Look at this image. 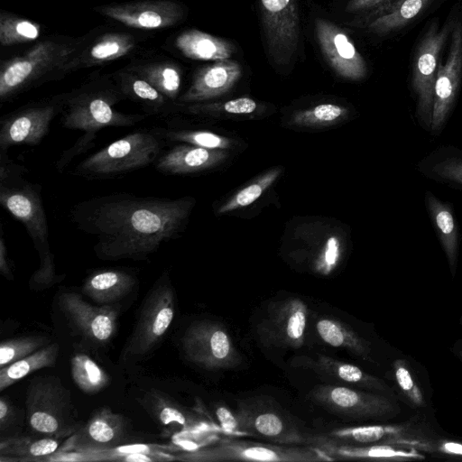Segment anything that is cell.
I'll use <instances>...</instances> for the list:
<instances>
[{"label": "cell", "instance_id": "cell-1", "mask_svg": "<svg viewBox=\"0 0 462 462\" xmlns=\"http://www.w3.org/2000/svg\"><path fill=\"white\" fill-rule=\"evenodd\" d=\"M194 199L138 197L113 193L75 205L69 217L76 227L96 238L101 260H144L185 227Z\"/></svg>", "mask_w": 462, "mask_h": 462}, {"label": "cell", "instance_id": "cell-2", "mask_svg": "<svg viewBox=\"0 0 462 462\" xmlns=\"http://www.w3.org/2000/svg\"><path fill=\"white\" fill-rule=\"evenodd\" d=\"M0 203L23 224L39 254L40 267L31 279V286L44 287L58 282L41 187L23 178L0 183Z\"/></svg>", "mask_w": 462, "mask_h": 462}, {"label": "cell", "instance_id": "cell-3", "mask_svg": "<svg viewBox=\"0 0 462 462\" xmlns=\"http://www.w3.org/2000/svg\"><path fill=\"white\" fill-rule=\"evenodd\" d=\"M124 97L118 87L94 82L59 97L61 125L97 135V131L105 127H126L143 120L146 116L116 110L115 106Z\"/></svg>", "mask_w": 462, "mask_h": 462}, {"label": "cell", "instance_id": "cell-4", "mask_svg": "<svg viewBox=\"0 0 462 462\" xmlns=\"http://www.w3.org/2000/svg\"><path fill=\"white\" fill-rule=\"evenodd\" d=\"M77 52L76 43L48 40L3 62L0 70L1 102L9 100L55 73H65L66 65Z\"/></svg>", "mask_w": 462, "mask_h": 462}, {"label": "cell", "instance_id": "cell-5", "mask_svg": "<svg viewBox=\"0 0 462 462\" xmlns=\"http://www.w3.org/2000/svg\"><path fill=\"white\" fill-rule=\"evenodd\" d=\"M162 139L152 130H138L113 142L76 166L72 175L86 179H109L155 162Z\"/></svg>", "mask_w": 462, "mask_h": 462}, {"label": "cell", "instance_id": "cell-6", "mask_svg": "<svg viewBox=\"0 0 462 462\" xmlns=\"http://www.w3.org/2000/svg\"><path fill=\"white\" fill-rule=\"evenodd\" d=\"M457 10L443 23L430 21L417 42L411 63V88L415 99V116L420 125L430 131L434 84L441 52L450 37Z\"/></svg>", "mask_w": 462, "mask_h": 462}, {"label": "cell", "instance_id": "cell-7", "mask_svg": "<svg viewBox=\"0 0 462 462\" xmlns=\"http://www.w3.org/2000/svg\"><path fill=\"white\" fill-rule=\"evenodd\" d=\"M26 419L31 430L46 437L72 433L77 427L70 393L57 377H35L26 394Z\"/></svg>", "mask_w": 462, "mask_h": 462}, {"label": "cell", "instance_id": "cell-8", "mask_svg": "<svg viewBox=\"0 0 462 462\" xmlns=\"http://www.w3.org/2000/svg\"><path fill=\"white\" fill-rule=\"evenodd\" d=\"M182 460L197 462L276 461L317 462L333 460L317 447L276 445L226 439L185 454Z\"/></svg>", "mask_w": 462, "mask_h": 462}, {"label": "cell", "instance_id": "cell-9", "mask_svg": "<svg viewBox=\"0 0 462 462\" xmlns=\"http://www.w3.org/2000/svg\"><path fill=\"white\" fill-rule=\"evenodd\" d=\"M174 312L173 290L164 273L143 302L124 357H140L152 350L168 330Z\"/></svg>", "mask_w": 462, "mask_h": 462}, {"label": "cell", "instance_id": "cell-10", "mask_svg": "<svg viewBox=\"0 0 462 462\" xmlns=\"http://www.w3.org/2000/svg\"><path fill=\"white\" fill-rule=\"evenodd\" d=\"M444 62L437 72L430 133L439 136L455 108L462 82V14L456 13Z\"/></svg>", "mask_w": 462, "mask_h": 462}, {"label": "cell", "instance_id": "cell-11", "mask_svg": "<svg viewBox=\"0 0 462 462\" xmlns=\"http://www.w3.org/2000/svg\"><path fill=\"white\" fill-rule=\"evenodd\" d=\"M268 53L278 66L293 59L300 38L298 0H260Z\"/></svg>", "mask_w": 462, "mask_h": 462}, {"label": "cell", "instance_id": "cell-12", "mask_svg": "<svg viewBox=\"0 0 462 462\" xmlns=\"http://www.w3.org/2000/svg\"><path fill=\"white\" fill-rule=\"evenodd\" d=\"M182 348L189 361L205 369L232 367L240 360L226 329L213 321L191 325L182 337Z\"/></svg>", "mask_w": 462, "mask_h": 462}, {"label": "cell", "instance_id": "cell-13", "mask_svg": "<svg viewBox=\"0 0 462 462\" xmlns=\"http://www.w3.org/2000/svg\"><path fill=\"white\" fill-rule=\"evenodd\" d=\"M60 97L19 108L1 118L0 151L16 144L36 145L47 135L60 113Z\"/></svg>", "mask_w": 462, "mask_h": 462}, {"label": "cell", "instance_id": "cell-14", "mask_svg": "<svg viewBox=\"0 0 462 462\" xmlns=\"http://www.w3.org/2000/svg\"><path fill=\"white\" fill-rule=\"evenodd\" d=\"M308 307L299 298L272 302L258 326V334L268 344L299 348L304 343Z\"/></svg>", "mask_w": 462, "mask_h": 462}, {"label": "cell", "instance_id": "cell-15", "mask_svg": "<svg viewBox=\"0 0 462 462\" xmlns=\"http://www.w3.org/2000/svg\"><path fill=\"white\" fill-rule=\"evenodd\" d=\"M311 399L327 410L351 418H371L395 414L399 408L385 396L346 386L319 385Z\"/></svg>", "mask_w": 462, "mask_h": 462}, {"label": "cell", "instance_id": "cell-16", "mask_svg": "<svg viewBox=\"0 0 462 462\" xmlns=\"http://www.w3.org/2000/svg\"><path fill=\"white\" fill-rule=\"evenodd\" d=\"M103 15L128 27L153 30L178 23L184 15L182 6L171 0H144L97 7Z\"/></svg>", "mask_w": 462, "mask_h": 462}, {"label": "cell", "instance_id": "cell-17", "mask_svg": "<svg viewBox=\"0 0 462 462\" xmlns=\"http://www.w3.org/2000/svg\"><path fill=\"white\" fill-rule=\"evenodd\" d=\"M315 25L319 47L331 68L345 79H364L366 62L347 33L323 18L316 19Z\"/></svg>", "mask_w": 462, "mask_h": 462}, {"label": "cell", "instance_id": "cell-18", "mask_svg": "<svg viewBox=\"0 0 462 462\" xmlns=\"http://www.w3.org/2000/svg\"><path fill=\"white\" fill-rule=\"evenodd\" d=\"M60 306L74 327L94 342L106 343L116 332L117 311L110 305L93 306L75 292H64Z\"/></svg>", "mask_w": 462, "mask_h": 462}, {"label": "cell", "instance_id": "cell-19", "mask_svg": "<svg viewBox=\"0 0 462 462\" xmlns=\"http://www.w3.org/2000/svg\"><path fill=\"white\" fill-rule=\"evenodd\" d=\"M242 76V68L236 60H217L201 68L189 88L179 97L183 105L197 104L228 92Z\"/></svg>", "mask_w": 462, "mask_h": 462}, {"label": "cell", "instance_id": "cell-20", "mask_svg": "<svg viewBox=\"0 0 462 462\" xmlns=\"http://www.w3.org/2000/svg\"><path fill=\"white\" fill-rule=\"evenodd\" d=\"M322 438L342 444H400L414 447L420 450L427 446L429 439L416 435L406 425H372L335 429Z\"/></svg>", "mask_w": 462, "mask_h": 462}, {"label": "cell", "instance_id": "cell-21", "mask_svg": "<svg viewBox=\"0 0 462 462\" xmlns=\"http://www.w3.org/2000/svg\"><path fill=\"white\" fill-rule=\"evenodd\" d=\"M316 447L335 459H369L379 461L422 460L425 456L416 448L400 444H372L367 446L337 443L319 437Z\"/></svg>", "mask_w": 462, "mask_h": 462}, {"label": "cell", "instance_id": "cell-22", "mask_svg": "<svg viewBox=\"0 0 462 462\" xmlns=\"http://www.w3.org/2000/svg\"><path fill=\"white\" fill-rule=\"evenodd\" d=\"M227 153L189 143L175 145L158 157L155 168L169 175H184L211 169L223 162Z\"/></svg>", "mask_w": 462, "mask_h": 462}, {"label": "cell", "instance_id": "cell-23", "mask_svg": "<svg viewBox=\"0 0 462 462\" xmlns=\"http://www.w3.org/2000/svg\"><path fill=\"white\" fill-rule=\"evenodd\" d=\"M126 434L125 418L108 408L94 413L88 423L72 438L74 448L79 449H102L123 441Z\"/></svg>", "mask_w": 462, "mask_h": 462}, {"label": "cell", "instance_id": "cell-24", "mask_svg": "<svg viewBox=\"0 0 462 462\" xmlns=\"http://www.w3.org/2000/svg\"><path fill=\"white\" fill-rule=\"evenodd\" d=\"M424 205L430 221L448 260L449 270L456 273L460 234L453 206L437 197L432 191L424 193Z\"/></svg>", "mask_w": 462, "mask_h": 462}, {"label": "cell", "instance_id": "cell-25", "mask_svg": "<svg viewBox=\"0 0 462 462\" xmlns=\"http://www.w3.org/2000/svg\"><path fill=\"white\" fill-rule=\"evenodd\" d=\"M295 365L311 369L322 376H328L340 383L360 388L390 393L387 384L381 379L363 371L356 365L331 358L325 355L311 357H300L294 360Z\"/></svg>", "mask_w": 462, "mask_h": 462}, {"label": "cell", "instance_id": "cell-26", "mask_svg": "<svg viewBox=\"0 0 462 462\" xmlns=\"http://www.w3.org/2000/svg\"><path fill=\"white\" fill-rule=\"evenodd\" d=\"M442 0H401L385 13L367 21L357 28L377 36L399 32L420 20Z\"/></svg>", "mask_w": 462, "mask_h": 462}, {"label": "cell", "instance_id": "cell-27", "mask_svg": "<svg viewBox=\"0 0 462 462\" xmlns=\"http://www.w3.org/2000/svg\"><path fill=\"white\" fill-rule=\"evenodd\" d=\"M417 171L436 183L462 191V148L438 146L418 162Z\"/></svg>", "mask_w": 462, "mask_h": 462}, {"label": "cell", "instance_id": "cell-28", "mask_svg": "<svg viewBox=\"0 0 462 462\" xmlns=\"http://www.w3.org/2000/svg\"><path fill=\"white\" fill-rule=\"evenodd\" d=\"M117 87L125 97L140 104L148 114L167 116L182 107L131 69L118 74Z\"/></svg>", "mask_w": 462, "mask_h": 462}, {"label": "cell", "instance_id": "cell-29", "mask_svg": "<svg viewBox=\"0 0 462 462\" xmlns=\"http://www.w3.org/2000/svg\"><path fill=\"white\" fill-rule=\"evenodd\" d=\"M136 284L135 277L119 269L100 270L91 273L84 282L82 291L99 305L115 302Z\"/></svg>", "mask_w": 462, "mask_h": 462}, {"label": "cell", "instance_id": "cell-30", "mask_svg": "<svg viewBox=\"0 0 462 462\" xmlns=\"http://www.w3.org/2000/svg\"><path fill=\"white\" fill-rule=\"evenodd\" d=\"M134 45V38L128 33H106L87 50L76 54L66 65L65 72L116 60L133 51Z\"/></svg>", "mask_w": 462, "mask_h": 462}, {"label": "cell", "instance_id": "cell-31", "mask_svg": "<svg viewBox=\"0 0 462 462\" xmlns=\"http://www.w3.org/2000/svg\"><path fill=\"white\" fill-rule=\"evenodd\" d=\"M175 45L184 56L198 60H228L236 52L232 42L195 29L180 33Z\"/></svg>", "mask_w": 462, "mask_h": 462}, {"label": "cell", "instance_id": "cell-32", "mask_svg": "<svg viewBox=\"0 0 462 462\" xmlns=\"http://www.w3.org/2000/svg\"><path fill=\"white\" fill-rule=\"evenodd\" d=\"M316 328L320 338L328 345L345 348L364 359H370L369 343L349 326L334 319L323 318L317 322Z\"/></svg>", "mask_w": 462, "mask_h": 462}, {"label": "cell", "instance_id": "cell-33", "mask_svg": "<svg viewBox=\"0 0 462 462\" xmlns=\"http://www.w3.org/2000/svg\"><path fill=\"white\" fill-rule=\"evenodd\" d=\"M59 344L52 343L24 358L1 368L0 391H4L8 386L36 370L53 366L59 355Z\"/></svg>", "mask_w": 462, "mask_h": 462}, {"label": "cell", "instance_id": "cell-34", "mask_svg": "<svg viewBox=\"0 0 462 462\" xmlns=\"http://www.w3.org/2000/svg\"><path fill=\"white\" fill-rule=\"evenodd\" d=\"M131 70L146 79L165 97L177 102L181 86V71L177 64L169 61L153 62L134 67Z\"/></svg>", "mask_w": 462, "mask_h": 462}, {"label": "cell", "instance_id": "cell-35", "mask_svg": "<svg viewBox=\"0 0 462 462\" xmlns=\"http://www.w3.org/2000/svg\"><path fill=\"white\" fill-rule=\"evenodd\" d=\"M70 371L76 385L86 393H96L109 382L108 374L85 354H77L71 358Z\"/></svg>", "mask_w": 462, "mask_h": 462}, {"label": "cell", "instance_id": "cell-36", "mask_svg": "<svg viewBox=\"0 0 462 462\" xmlns=\"http://www.w3.org/2000/svg\"><path fill=\"white\" fill-rule=\"evenodd\" d=\"M59 447V441L51 437L41 439L10 438L2 440L0 453L2 457H13L15 459L28 460L53 454Z\"/></svg>", "mask_w": 462, "mask_h": 462}, {"label": "cell", "instance_id": "cell-37", "mask_svg": "<svg viewBox=\"0 0 462 462\" xmlns=\"http://www.w3.org/2000/svg\"><path fill=\"white\" fill-rule=\"evenodd\" d=\"M239 419L249 420L250 431L262 435L273 440L285 441L287 443H303L301 435L292 430H288L282 419L274 412L266 411L258 413L253 417L240 416Z\"/></svg>", "mask_w": 462, "mask_h": 462}, {"label": "cell", "instance_id": "cell-38", "mask_svg": "<svg viewBox=\"0 0 462 462\" xmlns=\"http://www.w3.org/2000/svg\"><path fill=\"white\" fill-rule=\"evenodd\" d=\"M41 32L38 23L2 12L0 14V42L12 46L37 39Z\"/></svg>", "mask_w": 462, "mask_h": 462}, {"label": "cell", "instance_id": "cell-39", "mask_svg": "<svg viewBox=\"0 0 462 462\" xmlns=\"http://www.w3.org/2000/svg\"><path fill=\"white\" fill-rule=\"evenodd\" d=\"M162 140L189 143L208 149L224 150L232 145V140L208 131L155 128L152 130Z\"/></svg>", "mask_w": 462, "mask_h": 462}, {"label": "cell", "instance_id": "cell-40", "mask_svg": "<svg viewBox=\"0 0 462 462\" xmlns=\"http://www.w3.org/2000/svg\"><path fill=\"white\" fill-rule=\"evenodd\" d=\"M281 172V168L268 171L255 181L236 192L226 203L221 206L218 213L224 214L251 205L276 180Z\"/></svg>", "mask_w": 462, "mask_h": 462}, {"label": "cell", "instance_id": "cell-41", "mask_svg": "<svg viewBox=\"0 0 462 462\" xmlns=\"http://www.w3.org/2000/svg\"><path fill=\"white\" fill-rule=\"evenodd\" d=\"M348 110L337 104H319L298 112L292 119L293 124L303 126H321L335 124L345 117Z\"/></svg>", "mask_w": 462, "mask_h": 462}, {"label": "cell", "instance_id": "cell-42", "mask_svg": "<svg viewBox=\"0 0 462 462\" xmlns=\"http://www.w3.org/2000/svg\"><path fill=\"white\" fill-rule=\"evenodd\" d=\"M47 339L42 337H23L0 345V367L3 368L15 361L24 358L40 348Z\"/></svg>", "mask_w": 462, "mask_h": 462}, {"label": "cell", "instance_id": "cell-43", "mask_svg": "<svg viewBox=\"0 0 462 462\" xmlns=\"http://www.w3.org/2000/svg\"><path fill=\"white\" fill-rule=\"evenodd\" d=\"M401 0H349L346 10L356 14V17L350 23L358 27L367 21L385 13Z\"/></svg>", "mask_w": 462, "mask_h": 462}, {"label": "cell", "instance_id": "cell-44", "mask_svg": "<svg viewBox=\"0 0 462 462\" xmlns=\"http://www.w3.org/2000/svg\"><path fill=\"white\" fill-rule=\"evenodd\" d=\"M257 103L250 97H237L217 104H189L186 111L193 114L224 111L233 115H249L255 111Z\"/></svg>", "mask_w": 462, "mask_h": 462}, {"label": "cell", "instance_id": "cell-45", "mask_svg": "<svg viewBox=\"0 0 462 462\" xmlns=\"http://www.w3.org/2000/svg\"><path fill=\"white\" fill-rule=\"evenodd\" d=\"M394 378L403 394L415 407L424 405L420 388L416 383L404 360H396L393 364Z\"/></svg>", "mask_w": 462, "mask_h": 462}, {"label": "cell", "instance_id": "cell-46", "mask_svg": "<svg viewBox=\"0 0 462 462\" xmlns=\"http://www.w3.org/2000/svg\"><path fill=\"white\" fill-rule=\"evenodd\" d=\"M342 254L341 242L337 236H329L318 254L314 269L317 273L328 275L337 265Z\"/></svg>", "mask_w": 462, "mask_h": 462}, {"label": "cell", "instance_id": "cell-47", "mask_svg": "<svg viewBox=\"0 0 462 462\" xmlns=\"http://www.w3.org/2000/svg\"><path fill=\"white\" fill-rule=\"evenodd\" d=\"M149 398L152 411L162 425L168 426L171 423H178L183 427L187 425L186 417L175 405L160 395H152Z\"/></svg>", "mask_w": 462, "mask_h": 462}, {"label": "cell", "instance_id": "cell-48", "mask_svg": "<svg viewBox=\"0 0 462 462\" xmlns=\"http://www.w3.org/2000/svg\"><path fill=\"white\" fill-rule=\"evenodd\" d=\"M95 139L96 135L91 134H84L82 136H80L75 144L70 149L66 151L60 159L57 162V170L61 171L78 154H80L81 152L93 146Z\"/></svg>", "mask_w": 462, "mask_h": 462}, {"label": "cell", "instance_id": "cell-49", "mask_svg": "<svg viewBox=\"0 0 462 462\" xmlns=\"http://www.w3.org/2000/svg\"><path fill=\"white\" fill-rule=\"evenodd\" d=\"M0 183L22 178L27 170L9 160L6 152H0Z\"/></svg>", "mask_w": 462, "mask_h": 462}, {"label": "cell", "instance_id": "cell-50", "mask_svg": "<svg viewBox=\"0 0 462 462\" xmlns=\"http://www.w3.org/2000/svg\"><path fill=\"white\" fill-rule=\"evenodd\" d=\"M424 451L462 457V443L448 440L430 441Z\"/></svg>", "mask_w": 462, "mask_h": 462}, {"label": "cell", "instance_id": "cell-51", "mask_svg": "<svg viewBox=\"0 0 462 462\" xmlns=\"http://www.w3.org/2000/svg\"><path fill=\"white\" fill-rule=\"evenodd\" d=\"M217 415L224 429L229 431H235L237 430L238 421L228 409L225 407L218 408Z\"/></svg>", "mask_w": 462, "mask_h": 462}, {"label": "cell", "instance_id": "cell-52", "mask_svg": "<svg viewBox=\"0 0 462 462\" xmlns=\"http://www.w3.org/2000/svg\"><path fill=\"white\" fill-rule=\"evenodd\" d=\"M3 228H1L0 236V272L7 279H13V274L10 269L7 257V249L5 244Z\"/></svg>", "mask_w": 462, "mask_h": 462}, {"label": "cell", "instance_id": "cell-53", "mask_svg": "<svg viewBox=\"0 0 462 462\" xmlns=\"http://www.w3.org/2000/svg\"><path fill=\"white\" fill-rule=\"evenodd\" d=\"M112 460H122L128 462H147L152 461L154 458L150 457L148 454L142 453L141 451L132 452V453H125V454H115V457L111 458Z\"/></svg>", "mask_w": 462, "mask_h": 462}, {"label": "cell", "instance_id": "cell-54", "mask_svg": "<svg viewBox=\"0 0 462 462\" xmlns=\"http://www.w3.org/2000/svg\"><path fill=\"white\" fill-rule=\"evenodd\" d=\"M11 411L10 403L2 397L0 401V424L2 428L7 423Z\"/></svg>", "mask_w": 462, "mask_h": 462}, {"label": "cell", "instance_id": "cell-55", "mask_svg": "<svg viewBox=\"0 0 462 462\" xmlns=\"http://www.w3.org/2000/svg\"><path fill=\"white\" fill-rule=\"evenodd\" d=\"M457 355L462 359V346L457 348Z\"/></svg>", "mask_w": 462, "mask_h": 462}, {"label": "cell", "instance_id": "cell-56", "mask_svg": "<svg viewBox=\"0 0 462 462\" xmlns=\"http://www.w3.org/2000/svg\"><path fill=\"white\" fill-rule=\"evenodd\" d=\"M460 324H462V315H461V318H460Z\"/></svg>", "mask_w": 462, "mask_h": 462}]
</instances>
